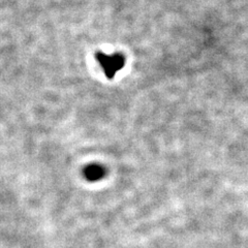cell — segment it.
I'll return each mask as SVG.
<instances>
[{
  "instance_id": "6da1fadb",
  "label": "cell",
  "mask_w": 248,
  "mask_h": 248,
  "mask_svg": "<svg viewBox=\"0 0 248 248\" xmlns=\"http://www.w3.org/2000/svg\"><path fill=\"white\" fill-rule=\"evenodd\" d=\"M97 60L105 68L107 76L110 78L123 65V58L119 56H105L103 54H99Z\"/></svg>"
},
{
  "instance_id": "7a4b0ae2",
  "label": "cell",
  "mask_w": 248,
  "mask_h": 248,
  "mask_svg": "<svg viewBox=\"0 0 248 248\" xmlns=\"http://www.w3.org/2000/svg\"><path fill=\"white\" fill-rule=\"evenodd\" d=\"M104 170L102 167L98 166H92L88 167L85 170V175L88 178L89 180H97L100 179L104 176Z\"/></svg>"
}]
</instances>
